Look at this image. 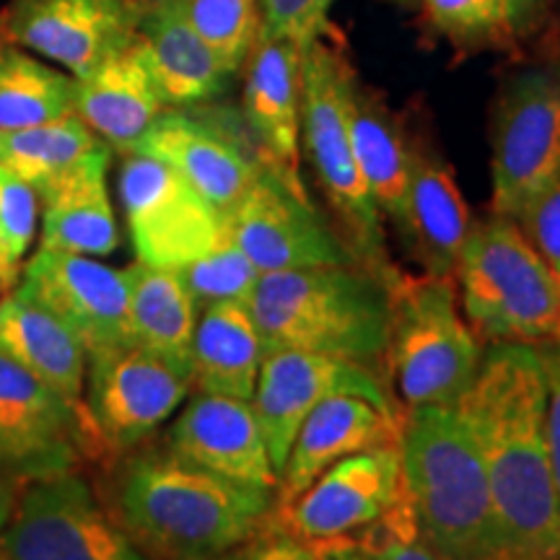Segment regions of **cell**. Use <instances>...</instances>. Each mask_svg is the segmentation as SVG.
Masks as SVG:
<instances>
[{
  "label": "cell",
  "instance_id": "cell-29",
  "mask_svg": "<svg viewBox=\"0 0 560 560\" xmlns=\"http://www.w3.org/2000/svg\"><path fill=\"white\" fill-rule=\"evenodd\" d=\"M346 120L355 161L371 198L382 215L397 223L410 177V143L400 120L392 115L376 91L353 75L346 96Z\"/></svg>",
  "mask_w": 560,
  "mask_h": 560
},
{
  "label": "cell",
  "instance_id": "cell-22",
  "mask_svg": "<svg viewBox=\"0 0 560 560\" xmlns=\"http://www.w3.org/2000/svg\"><path fill=\"white\" fill-rule=\"evenodd\" d=\"M470 208L444 159L410 145V177L397 229L425 276L454 278L470 234Z\"/></svg>",
  "mask_w": 560,
  "mask_h": 560
},
{
  "label": "cell",
  "instance_id": "cell-41",
  "mask_svg": "<svg viewBox=\"0 0 560 560\" xmlns=\"http://www.w3.org/2000/svg\"><path fill=\"white\" fill-rule=\"evenodd\" d=\"M317 545L319 560H376L366 548H361L353 537H335V540H322Z\"/></svg>",
  "mask_w": 560,
  "mask_h": 560
},
{
  "label": "cell",
  "instance_id": "cell-9",
  "mask_svg": "<svg viewBox=\"0 0 560 560\" xmlns=\"http://www.w3.org/2000/svg\"><path fill=\"white\" fill-rule=\"evenodd\" d=\"M104 450L86 408L0 353V470L21 482L79 470Z\"/></svg>",
  "mask_w": 560,
  "mask_h": 560
},
{
  "label": "cell",
  "instance_id": "cell-37",
  "mask_svg": "<svg viewBox=\"0 0 560 560\" xmlns=\"http://www.w3.org/2000/svg\"><path fill=\"white\" fill-rule=\"evenodd\" d=\"M332 0H260V30L296 42L301 50L327 32Z\"/></svg>",
  "mask_w": 560,
  "mask_h": 560
},
{
  "label": "cell",
  "instance_id": "cell-27",
  "mask_svg": "<svg viewBox=\"0 0 560 560\" xmlns=\"http://www.w3.org/2000/svg\"><path fill=\"white\" fill-rule=\"evenodd\" d=\"M128 280L130 346H138L192 376V338L198 306L177 270L136 260L125 268Z\"/></svg>",
  "mask_w": 560,
  "mask_h": 560
},
{
  "label": "cell",
  "instance_id": "cell-28",
  "mask_svg": "<svg viewBox=\"0 0 560 560\" xmlns=\"http://www.w3.org/2000/svg\"><path fill=\"white\" fill-rule=\"evenodd\" d=\"M262 359L260 332L244 301L213 304L198 314L192 338V384L198 392L252 402Z\"/></svg>",
  "mask_w": 560,
  "mask_h": 560
},
{
  "label": "cell",
  "instance_id": "cell-11",
  "mask_svg": "<svg viewBox=\"0 0 560 560\" xmlns=\"http://www.w3.org/2000/svg\"><path fill=\"white\" fill-rule=\"evenodd\" d=\"M192 376L138 346L91 353L83 408L104 454H128L170 420Z\"/></svg>",
  "mask_w": 560,
  "mask_h": 560
},
{
  "label": "cell",
  "instance_id": "cell-33",
  "mask_svg": "<svg viewBox=\"0 0 560 560\" xmlns=\"http://www.w3.org/2000/svg\"><path fill=\"white\" fill-rule=\"evenodd\" d=\"M39 195L26 179L0 166V296L16 289L39 229Z\"/></svg>",
  "mask_w": 560,
  "mask_h": 560
},
{
  "label": "cell",
  "instance_id": "cell-30",
  "mask_svg": "<svg viewBox=\"0 0 560 560\" xmlns=\"http://www.w3.org/2000/svg\"><path fill=\"white\" fill-rule=\"evenodd\" d=\"M75 115V79L0 39V132Z\"/></svg>",
  "mask_w": 560,
  "mask_h": 560
},
{
  "label": "cell",
  "instance_id": "cell-40",
  "mask_svg": "<svg viewBox=\"0 0 560 560\" xmlns=\"http://www.w3.org/2000/svg\"><path fill=\"white\" fill-rule=\"evenodd\" d=\"M244 560H319L317 545L296 540L265 524L247 545H242Z\"/></svg>",
  "mask_w": 560,
  "mask_h": 560
},
{
  "label": "cell",
  "instance_id": "cell-26",
  "mask_svg": "<svg viewBox=\"0 0 560 560\" xmlns=\"http://www.w3.org/2000/svg\"><path fill=\"white\" fill-rule=\"evenodd\" d=\"M0 353L83 405L86 348L66 322L16 289L0 296Z\"/></svg>",
  "mask_w": 560,
  "mask_h": 560
},
{
  "label": "cell",
  "instance_id": "cell-42",
  "mask_svg": "<svg viewBox=\"0 0 560 560\" xmlns=\"http://www.w3.org/2000/svg\"><path fill=\"white\" fill-rule=\"evenodd\" d=\"M503 21H506V32H524L529 21L537 16L545 0H501Z\"/></svg>",
  "mask_w": 560,
  "mask_h": 560
},
{
  "label": "cell",
  "instance_id": "cell-39",
  "mask_svg": "<svg viewBox=\"0 0 560 560\" xmlns=\"http://www.w3.org/2000/svg\"><path fill=\"white\" fill-rule=\"evenodd\" d=\"M532 348H535L545 376V397H548V405H545V433H548L550 465L560 495V338L537 342Z\"/></svg>",
  "mask_w": 560,
  "mask_h": 560
},
{
  "label": "cell",
  "instance_id": "cell-3",
  "mask_svg": "<svg viewBox=\"0 0 560 560\" xmlns=\"http://www.w3.org/2000/svg\"><path fill=\"white\" fill-rule=\"evenodd\" d=\"M247 306L262 355L306 350L369 363L387 353L389 289L361 265L262 272Z\"/></svg>",
  "mask_w": 560,
  "mask_h": 560
},
{
  "label": "cell",
  "instance_id": "cell-18",
  "mask_svg": "<svg viewBox=\"0 0 560 560\" xmlns=\"http://www.w3.org/2000/svg\"><path fill=\"white\" fill-rule=\"evenodd\" d=\"M16 291L66 322L89 355L130 346L125 270L96 257L37 247L21 268Z\"/></svg>",
  "mask_w": 560,
  "mask_h": 560
},
{
  "label": "cell",
  "instance_id": "cell-23",
  "mask_svg": "<svg viewBox=\"0 0 560 560\" xmlns=\"http://www.w3.org/2000/svg\"><path fill=\"white\" fill-rule=\"evenodd\" d=\"M138 39L166 109L213 102L226 91L234 75L192 30L179 0H143Z\"/></svg>",
  "mask_w": 560,
  "mask_h": 560
},
{
  "label": "cell",
  "instance_id": "cell-13",
  "mask_svg": "<svg viewBox=\"0 0 560 560\" xmlns=\"http://www.w3.org/2000/svg\"><path fill=\"white\" fill-rule=\"evenodd\" d=\"M335 395L363 397L389 416H402L389 389L366 363L306 353V350H276L265 355L252 408L260 420L265 446H268L278 480L299 425L322 400Z\"/></svg>",
  "mask_w": 560,
  "mask_h": 560
},
{
  "label": "cell",
  "instance_id": "cell-14",
  "mask_svg": "<svg viewBox=\"0 0 560 560\" xmlns=\"http://www.w3.org/2000/svg\"><path fill=\"white\" fill-rule=\"evenodd\" d=\"M229 240L262 272L359 265L312 206L276 172L262 166L247 195L226 215Z\"/></svg>",
  "mask_w": 560,
  "mask_h": 560
},
{
  "label": "cell",
  "instance_id": "cell-17",
  "mask_svg": "<svg viewBox=\"0 0 560 560\" xmlns=\"http://www.w3.org/2000/svg\"><path fill=\"white\" fill-rule=\"evenodd\" d=\"M402 490L397 444L335 462L296 499L272 506L268 527L306 542L335 540L380 522Z\"/></svg>",
  "mask_w": 560,
  "mask_h": 560
},
{
  "label": "cell",
  "instance_id": "cell-45",
  "mask_svg": "<svg viewBox=\"0 0 560 560\" xmlns=\"http://www.w3.org/2000/svg\"><path fill=\"white\" fill-rule=\"evenodd\" d=\"M0 560H9V556H5L3 548H0Z\"/></svg>",
  "mask_w": 560,
  "mask_h": 560
},
{
  "label": "cell",
  "instance_id": "cell-12",
  "mask_svg": "<svg viewBox=\"0 0 560 560\" xmlns=\"http://www.w3.org/2000/svg\"><path fill=\"white\" fill-rule=\"evenodd\" d=\"M558 174L560 70H527L495 107L490 213L514 219Z\"/></svg>",
  "mask_w": 560,
  "mask_h": 560
},
{
  "label": "cell",
  "instance_id": "cell-10",
  "mask_svg": "<svg viewBox=\"0 0 560 560\" xmlns=\"http://www.w3.org/2000/svg\"><path fill=\"white\" fill-rule=\"evenodd\" d=\"M120 200L136 257L153 268L179 270L226 240V215L145 153L125 156Z\"/></svg>",
  "mask_w": 560,
  "mask_h": 560
},
{
  "label": "cell",
  "instance_id": "cell-1",
  "mask_svg": "<svg viewBox=\"0 0 560 560\" xmlns=\"http://www.w3.org/2000/svg\"><path fill=\"white\" fill-rule=\"evenodd\" d=\"M545 376L524 342H490L452 405L486 465L501 560L560 556V495L545 433Z\"/></svg>",
  "mask_w": 560,
  "mask_h": 560
},
{
  "label": "cell",
  "instance_id": "cell-31",
  "mask_svg": "<svg viewBox=\"0 0 560 560\" xmlns=\"http://www.w3.org/2000/svg\"><path fill=\"white\" fill-rule=\"evenodd\" d=\"M107 145L79 115L0 132V166L19 174L37 195Z\"/></svg>",
  "mask_w": 560,
  "mask_h": 560
},
{
  "label": "cell",
  "instance_id": "cell-46",
  "mask_svg": "<svg viewBox=\"0 0 560 560\" xmlns=\"http://www.w3.org/2000/svg\"><path fill=\"white\" fill-rule=\"evenodd\" d=\"M548 560H560V558H548Z\"/></svg>",
  "mask_w": 560,
  "mask_h": 560
},
{
  "label": "cell",
  "instance_id": "cell-4",
  "mask_svg": "<svg viewBox=\"0 0 560 560\" xmlns=\"http://www.w3.org/2000/svg\"><path fill=\"white\" fill-rule=\"evenodd\" d=\"M397 450L420 535L446 560H501L486 465L457 412H402Z\"/></svg>",
  "mask_w": 560,
  "mask_h": 560
},
{
  "label": "cell",
  "instance_id": "cell-38",
  "mask_svg": "<svg viewBox=\"0 0 560 560\" xmlns=\"http://www.w3.org/2000/svg\"><path fill=\"white\" fill-rule=\"evenodd\" d=\"M532 249L560 278V174L514 215Z\"/></svg>",
  "mask_w": 560,
  "mask_h": 560
},
{
  "label": "cell",
  "instance_id": "cell-5",
  "mask_svg": "<svg viewBox=\"0 0 560 560\" xmlns=\"http://www.w3.org/2000/svg\"><path fill=\"white\" fill-rule=\"evenodd\" d=\"M353 75L340 45H335V32L327 26V32L314 39L304 55L301 136L322 192L338 219L340 240L346 242L353 260L392 291L402 280V272L392 262L382 213L371 198L350 145L346 96Z\"/></svg>",
  "mask_w": 560,
  "mask_h": 560
},
{
  "label": "cell",
  "instance_id": "cell-32",
  "mask_svg": "<svg viewBox=\"0 0 560 560\" xmlns=\"http://www.w3.org/2000/svg\"><path fill=\"white\" fill-rule=\"evenodd\" d=\"M179 5L223 66L240 73L260 32V0H179Z\"/></svg>",
  "mask_w": 560,
  "mask_h": 560
},
{
  "label": "cell",
  "instance_id": "cell-21",
  "mask_svg": "<svg viewBox=\"0 0 560 560\" xmlns=\"http://www.w3.org/2000/svg\"><path fill=\"white\" fill-rule=\"evenodd\" d=\"M400 423L402 416H389L363 397L335 395L322 400L299 425L276 488V506L304 493L335 462L374 446L397 444Z\"/></svg>",
  "mask_w": 560,
  "mask_h": 560
},
{
  "label": "cell",
  "instance_id": "cell-34",
  "mask_svg": "<svg viewBox=\"0 0 560 560\" xmlns=\"http://www.w3.org/2000/svg\"><path fill=\"white\" fill-rule=\"evenodd\" d=\"M177 272L185 280L198 312L213 304H226V301H244L247 304L257 280H260V270L229 240V234L221 244H215L213 249L200 255L198 260L187 262Z\"/></svg>",
  "mask_w": 560,
  "mask_h": 560
},
{
  "label": "cell",
  "instance_id": "cell-8",
  "mask_svg": "<svg viewBox=\"0 0 560 560\" xmlns=\"http://www.w3.org/2000/svg\"><path fill=\"white\" fill-rule=\"evenodd\" d=\"M0 548L9 560H151L79 470L26 482Z\"/></svg>",
  "mask_w": 560,
  "mask_h": 560
},
{
  "label": "cell",
  "instance_id": "cell-20",
  "mask_svg": "<svg viewBox=\"0 0 560 560\" xmlns=\"http://www.w3.org/2000/svg\"><path fill=\"white\" fill-rule=\"evenodd\" d=\"M164 450L242 486L278 488L260 420L247 400L198 392L174 418Z\"/></svg>",
  "mask_w": 560,
  "mask_h": 560
},
{
  "label": "cell",
  "instance_id": "cell-25",
  "mask_svg": "<svg viewBox=\"0 0 560 560\" xmlns=\"http://www.w3.org/2000/svg\"><path fill=\"white\" fill-rule=\"evenodd\" d=\"M109 156V145H102L73 172L39 192V247L86 257H107L120 247V229L107 192Z\"/></svg>",
  "mask_w": 560,
  "mask_h": 560
},
{
  "label": "cell",
  "instance_id": "cell-35",
  "mask_svg": "<svg viewBox=\"0 0 560 560\" xmlns=\"http://www.w3.org/2000/svg\"><path fill=\"white\" fill-rule=\"evenodd\" d=\"M359 542L376 560H446L420 535L405 488L400 490V499L395 501V506L380 522L366 527V535Z\"/></svg>",
  "mask_w": 560,
  "mask_h": 560
},
{
  "label": "cell",
  "instance_id": "cell-44",
  "mask_svg": "<svg viewBox=\"0 0 560 560\" xmlns=\"http://www.w3.org/2000/svg\"><path fill=\"white\" fill-rule=\"evenodd\" d=\"M159 560H244V550H226V552H200V556H174V558H159Z\"/></svg>",
  "mask_w": 560,
  "mask_h": 560
},
{
  "label": "cell",
  "instance_id": "cell-16",
  "mask_svg": "<svg viewBox=\"0 0 560 560\" xmlns=\"http://www.w3.org/2000/svg\"><path fill=\"white\" fill-rule=\"evenodd\" d=\"M136 153L164 161L223 215L240 206L265 166L247 125L242 130L234 117L190 107L161 112Z\"/></svg>",
  "mask_w": 560,
  "mask_h": 560
},
{
  "label": "cell",
  "instance_id": "cell-7",
  "mask_svg": "<svg viewBox=\"0 0 560 560\" xmlns=\"http://www.w3.org/2000/svg\"><path fill=\"white\" fill-rule=\"evenodd\" d=\"M387 359L397 397L412 408H452L482 361L472 327L462 319L454 278H408L389 291Z\"/></svg>",
  "mask_w": 560,
  "mask_h": 560
},
{
  "label": "cell",
  "instance_id": "cell-2",
  "mask_svg": "<svg viewBox=\"0 0 560 560\" xmlns=\"http://www.w3.org/2000/svg\"><path fill=\"white\" fill-rule=\"evenodd\" d=\"M276 493L252 488L149 450L122 462L115 480V516L151 560L226 552L268 524Z\"/></svg>",
  "mask_w": 560,
  "mask_h": 560
},
{
  "label": "cell",
  "instance_id": "cell-36",
  "mask_svg": "<svg viewBox=\"0 0 560 560\" xmlns=\"http://www.w3.org/2000/svg\"><path fill=\"white\" fill-rule=\"evenodd\" d=\"M425 21L446 37L467 45L506 32L501 0H420Z\"/></svg>",
  "mask_w": 560,
  "mask_h": 560
},
{
  "label": "cell",
  "instance_id": "cell-47",
  "mask_svg": "<svg viewBox=\"0 0 560 560\" xmlns=\"http://www.w3.org/2000/svg\"><path fill=\"white\" fill-rule=\"evenodd\" d=\"M558 558H560V556H558Z\"/></svg>",
  "mask_w": 560,
  "mask_h": 560
},
{
  "label": "cell",
  "instance_id": "cell-24",
  "mask_svg": "<svg viewBox=\"0 0 560 560\" xmlns=\"http://www.w3.org/2000/svg\"><path fill=\"white\" fill-rule=\"evenodd\" d=\"M166 109L140 39L75 79V115L112 151L136 153L140 140Z\"/></svg>",
  "mask_w": 560,
  "mask_h": 560
},
{
  "label": "cell",
  "instance_id": "cell-19",
  "mask_svg": "<svg viewBox=\"0 0 560 560\" xmlns=\"http://www.w3.org/2000/svg\"><path fill=\"white\" fill-rule=\"evenodd\" d=\"M304 55L296 42L260 30L244 60L242 96V120L262 164L296 192H306L299 172Z\"/></svg>",
  "mask_w": 560,
  "mask_h": 560
},
{
  "label": "cell",
  "instance_id": "cell-6",
  "mask_svg": "<svg viewBox=\"0 0 560 560\" xmlns=\"http://www.w3.org/2000/svg\"><path fill=\"white\" fill-rule=\"evenodd\" d=\"M454 278L478 338L524 346L560 338V278L509 215L472 223Z\"/></svg>",
  "mask_w": 560,
  "mask_h": 560
},
{
  "label": "cell",
  "instance_id": "cell-15",
  "mask_svg": "<svg viewBox=\"0 0 560 560\" xmlns=\"http://www.w3.org/2000/svg\"><path fill=\"white\" fill-rule=\"evenodd\" d=\"M140 3L143 0H11L0 11V39L83 79L138 39Z\"/></svg>",
  "mask_w": 560,
  "mask_h": 560
},
{
  "label": "cell",
  "instance_id": "cell-43",
  "mask_svg": "<svg viewBox=\"0 0 560 560\" xmlns=\"http://www.w3.org/2000/svg\"><path fill=\"white\" fill-rule=\"evenodd\" d=\"M24 486L26 482H21L19 478H13V475L0 470V535H3V529L9 527Z\"/></svg>",
  "mask_w": 560,
  "mask_h": 560
}]
</instances>
